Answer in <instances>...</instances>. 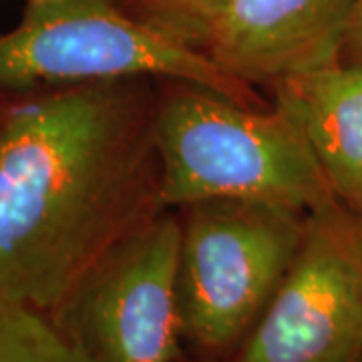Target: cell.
<instances>
[{
  "label": "cell",
  "mask_w": 362,
  "mask_h": 362,
  "mask_svg": "<svg viewBox=\"0 0 362 362\" xmlns=\"http://www.w3.org/2000/svg\"><path fill=\"white\" fill-rule=\"evenodd\" d=\"M28 2H49V0H28Z\"/></svg>",
  "instance_id": "cell-13"
},
{
  "label": "cell",
  "mask_w": 362,
  "mask_h": 362,
  "mask_svg": "<svg viewBox=\"0 0 362 362\" xmlns=\"http://www.w3.org/2000/svg\"><path fill=\"white\" fill-rule=\"evenodd\" d=\"M0 362H89L49 314L0 298Z\"/></svg>",
  "instance_id": "cell-9"
},
{
  "label": "cell",
  "mask_w": 362,
  "mask_h": 362,
  "mask_svg": "<svg viewBox=\"0 0 362 362\" xmlns=\"http://www.w3.org/2000/svg\"><path fill=\"white\" fill-rule=\"evenodd\" d=\"M230 362H362V223L342 202L306 216L290 268Z\"/></svg>",
  "instance_id": "cell-6"
},
{
  "label": "cell",
  "mask_w": 362,
  "mask_h": 362,
  "mask_svg": "<svg viewBox=\"0 0 362 362\" xmlns=\"http://www.w3.org/2000/svg\"><path fill=\"white\" fill-rule=\"evenodd\" d=\"M342 63H362V0H358L350 23L344 51H342Z\"/></svg>",
  "instance_id": "cell-11"
},
{
  "label": "cell",
  "mask_w": 362,
  "mask_h": 362,
  "mask_svg": "<svg viewBox=\"0 0 362 362\" xmlns=\"http://www.w3.org/2000/svg\"><path fill=\"white\" fill-rule=\"evenodd\" d=\"M358 0H230L206 54L247 85L342 63Z\"/></svg>",
  "instance_id": "cell-7"
},
{
  "label": "cell",
  "mask_w": 362,
  "mask_h": 362,
  "mask_svg": "<svg viewBox=\"0 0 362 362\" xmlns=\"http://www.w3.org/2000/svg\"><path fill=\"white\" fill-rule=\"evenodd\" d=\"M358 220H361V223H362V211H361V214H358Z\"/></svg>",
  "instance_id": "cell-14"
},
{
  "label": "cell",
  "mask_w": 362,
  "mask_h": 362,
  "mask_svg": "<svg viewBox=\"0 0 362 362\" xmlns=\"http://www.w3.org/2000/svg\"><path fill=\"white\" fill-rule=\"evenodd\" d=\"M159 207L247 199L304 214L340 202L292 119L192 83H173L156 103Z\"/></svg>",
  "instance_id": "cell-2"
},
{
  "label": "cell",
  "mask_w": 362,
  "mask_h": 362,
  "mask_svg": "<svg viewBox=\"0 0 362 362\" xmlns=\"http://www.w3.org/2000/svg\"><path fill=\"white\" fill-rule=\"evenodd\" d=\"M135 21L159 35L206 52L230 0H117Z\"/></svg>",
  "instance_id": "cell-10"
},
{
  "label": "cell",
  "mask_w": 362,
  "mask_h": 362,
  "mask_svg": "<svg viewBox=\"0 0 362 362\" xmlns=\"http://www.w3.org/2000/svg\"><path fill=\"white\" fill-rule=\"evenodd\" d=\"M192 83L252 107V85L204 51L135 21L117 0L28 2L23 21L0 33V93L25 95L105 81Z\"/></svg>",
  "instance_id": "cell-3"
},
{
  "label": "cell",
  "mask_w": 362,
  "mask_h": 362,
  "mask_svg": "<svg viewBox=\"0 0 362 362\" xmlns=\"http://www.w3.org/2000/svg\"><path fill=\"white\" fill-rule=\"evenodd\" d=\"M180 246L181 220L157 211L90 266L51 318L89 362H185Z\"/></svg>",
  "instance_id": "cell-5"
},
{
  "label": "cell",
  "mask_w": 362,
  "mask_h": 362,
  "mask_svg": "<svg viewBox=\"0 0 362 362\" xmlns=\"http://www.w3.org/2000/svg\"><path fill=\"white\" fill-rule=\"evenodd\" d=\"M185 211L177 266L181 337L206 358L232 361L290 268L308 214L247 199H207Z\"/></svg>",
  "instance_id": "cell-4"
},
{
  "label": "cell",
  "mask_w": 362,
  "mask_h": 362,
  "mask_svg": "<svg viewBox=\"0 0 362 362\" xmlns=\"http://www.w3.org/2000/svg\"><path fill=\"white\" fill-rule=\"evenodd\" d=\"M14 97L16 95H8V93H0V123H2V119L6 115V111L11 109V105H13Z\"/></svg>",
  "instance_id": "cell-12"
},
{
  "label": "cell",
  "mask_w": 362,
  "mask_h": 362,
  "mask_svg": "<svg viewBox=\"0 0 362 362\" xmlns=\"http://www.w3.org/2000/svg\"><path fill=\"white\" fill-rule=\"evenodd\" d=\"M147 78L16 95L0 123V298L51 316L159 207Z\"/></svg>",
  "instance_id": "cell-1"
},
{
  "label": "cell",
  "mask_w": 362,
  "mask_h": 362,
  "mask_svg": "<svg viewBox=\"0 0 362 362\" xmlns=\"http://www.w3.org/2000/svg\"><path fill=\"white\" fill-rule=\"evenodd\" d=\"M274 107L296 123L318 157L337 197L362 211V63H338L286 77Z\"/></svg>",
  "instance_id": "cell-8"
}]
</instances>
